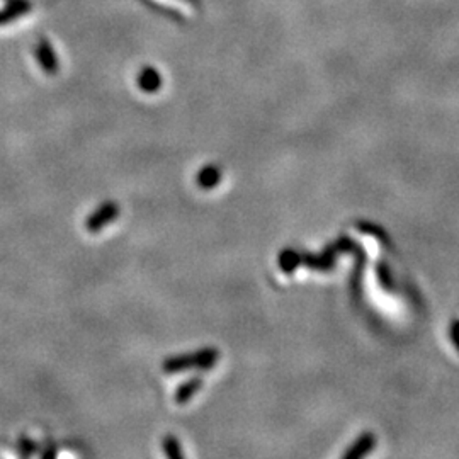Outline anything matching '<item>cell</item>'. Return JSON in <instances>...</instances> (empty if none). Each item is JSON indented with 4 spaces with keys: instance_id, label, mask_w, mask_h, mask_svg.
<instances>
[{
    "instance_id": "8992f818",
    "label": "cell",
    "mask_w": 459,
    "mask_h": 459,
    "mask_svg": "<svg viewBox=\"0 0 459 459\" xmlns=\"http://www.w3.org/2000/svg\"><path fill=\"white\" fill-rule=\"evenodd\" d=\"M162 449H164L165 456L171 458V459H182L184 458L182 446H180L179 439H177L175 436H172V434H169V436H165L164 439H162Z\"/></svg>"
},
{
    "instance_id": "277c9868",
    "label": "cell",
    "mask_w": 459,
    "mask_h": 459,
    "mask_svg": "<svg viewBox=\"0 0 459 459\" xmlns=\"http://www.w3.org/2000/svg\"><path fill=\"white\" fill-rule=\"evenodd\" d=\"M138 87L147 94H155L162 87V77L153 68H145L138 75Z\"/></svg>"
},
{
    "instance_id": "ba28073f",
    "label": "cell",
    "mask_w": 459,
    "mask_h": 459,
    "mask_svg": "<svg viewBox=\"0 0 459 459\" xmlns=\"http://www.w3.org/2000/svg\"><path fill=\"white\" fill-rule=\"evenodd\" d=\"M39 456H41L43 459H46V458H48V459H52V458H55L56 456V447L55 446H53V444H52V446H46L45 447V449H43L41 451V453H39Z\"/></svg>"
},
{
    "instance_id": "52a82bcc",
    "label": "cell",
    "mask_w": 459,
    "mask_h": 459,
    "mask_svg": "<svg viewBox=\"0 0 459 459\" xmlns=\"http://www.w3.org/2000/svg\"><path fill=\"white\" fill-rule=\"evenodd\" d=\"M38 444L32 439H29V437H21L19 442H17V449H19V454L23 458H29L34 453H38Z\"/></svg>"
},
{
    "instance_id": "3957f363",
    "label": "cell",
    "mask_w": 459,
    "mask_h": 459,
    "mask_svg": "<svg viewBox=\"0 0 459 459\" xmlns=\"http://www.w3.org/2000/svg\"><path fill=\"white\" fill-rule=\"evenodd\" d=\"M202 386V379L201 378H191L187 381H184L182 385L177 386L175 395H173V400H175L177 405H186L196 395L198 392L201 389Z\"/></svg>"
},
{
    "instance_id": "7a4b0ae2",
    "label": "cell",
    "mask_w": 459,
    "mask_h": 459,
    "mask_svg": "<svg viewBox=\"0 0 459 459\" xmlns=\"http://www.w3.org/2000/svg\"><path fill=\"white\" fill-rule=\"evenodd\" d=\"M119 213H121V206L116 201L103 202V204L97 206V208L87 216L84 222V228L92 235L99 233V231H103L109 223H113L119 218Z\"/></svg>"
},
{
    "instance_id": "6da1fadb",
    "label": "cell",
    "mask_w": 459,
    "mask_h": 459,
    "mask_svg": "<svg viewBox=\"0 0 459 459\" xmlns=\"http://www.w3.org/2000/svg\"><path fill=\"white\" fill-rule=\"evenodd\" d=\"M216 359H218V350L201 349L193 354H179V356L167 357L162 363V371L165 374H175L189 370H209L215 366Z\"/></svg>"
},
{
    "instance_id": "5b68a950",
    "label": "cell",
    "mask_w": 459,
    "mask_h": 459,
    "mask_svg": "<svg viewBox=\"0 0 459 459\" xmlns=\"http://www.w3.org/2000/svg\"><path fill=\"white\" fill-rule=\"evenodd\" d=\"M220 179H222V172H220V169L216 167V165H206V167L201 169L200 173H198L196 182L201 189L208 191L213 189V187L220 182Z\"/></svg>"
}]
</instances>
